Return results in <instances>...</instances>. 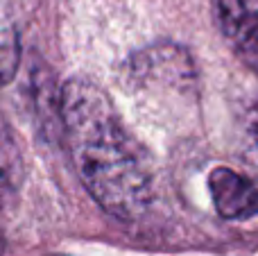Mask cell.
Returning <instances> with one entry per match:
<instances>
[{
  "mask_svg": "<svg viewBox=\"0 0 258 256\" xmlns=\"http://www.w3.org/2000/svg\"><path fill=\"white\" fill-rule=\"evenodd\" d=\"M61 120L75 168L95 202L122 220L138 216L150 202V172L102 91L93 82L71 80L61 91Z\"/></svg>",
  "mask_w": 258,
  "mask_h": 256,
  "instance_id": "6da1fadb",
  "label": "cell"
},
{
  "mask_svg": "<svg viewBox=\"0 0 258 256\" xmlns=\"http://www.w3.org/2000/svg\"><path fill=\"white\" fill-rule=\"evenodd\" d=\"M224 39L258 75V0H213Z\"/></svg>",
  "mask_w": 258,
  "mask_h": 256,
  "instance_id": "7a4b0ae2",
  "label": "cell"
},
{
  "mask_svg": "<svg viewBox=\"0 0 258 256\" xmlns=\"http://www.w3.org/2000/svg\"><path fill=\"white\" fill-rule=\"evenodd\" d=\"M209 190L218 213L227 220H242L258 213V188L231 168H215L209 175Z\"/></svg>",
  "mask_w": 258,
  "mask_h": 256,
  "instance_id": "3957f363",
  "label": "cell"
},
{
  "mask_svg": "<svg viewBox=\"0 0 258 256\" xmlns=\"http://www.w3.org/2000/svg\"><path fill=\"white\" fill-rule=\"evenodd\" d=\"M23 181V157L12 127L0 116V200L16 193Z\"/></svg>",
  "mask_w": 258,
  "mask_h": 256,
  "instance_id": "277c9868",
  "label": "cell"
},
{
  "mask_svg": "<svg viewBox=\"0 0 258 256\" xmlns=\"http://www.w3.org/2000/svg\"><path fill=\"white\" fill-rule=\"evenodd\" d=\"M18 30L9 0H0V86L9 84L18 68Z\"/></svg>",
  "mask_w": 258,
  "mask_h": 256,
  "instance_id": "5b68a950",
  "label": "cell"
},
{
  "mask_svg": "<svg viewBox=\"0 0 258 256\" xmlns=\"http://www.w3.org/2000/svg\"><path fill=\"white\" fill-rule=\"evenodd\" d=\"M247 148H249V159L254 163V168L258 170V113L254 118V122L247 130Z\"/></svg>",
  "mask_w": 258,
  "mask_h": 256,
  "instance_id": "8992f818",
  "label": "cell"
},
{
  "mask_svg": "<svg viewBox=\"0 0 258 256\" xmlns=\"http://www.w3.org/2000/svg\"><path fill=\"white\" fill-rule=\"evenodd\" d=\"M0 249H3V238H0Z\"/></svg>",
  "mask_w": 258,
  "mask_h": 256,
  "instance_id": "52a82bcc",
  "label": "cell"
}]
</instances>
